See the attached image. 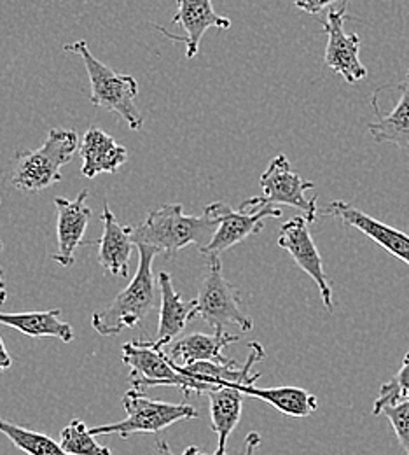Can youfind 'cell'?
<instances>
[{"mask_svg":"<svg viewBox=\"0 0 409 455\" xmlns=\"http://www.w3.org/2000/svg\"><path fill=\"white\" fill-rule=\"evenodd\" d=\"M217 227L219 220L208 212L187 216L182 205L169 204L151 211L142 225L133 228L131 240L135 245H149L169 259H176L187 245L194 243L198 249L207 245Z\"/></svg>","mask_w":409,"mask_h":455,"instance_id":"obj_1","label":"cell"},{"mask_svg":"<svg viewBox=\"0 0 409 455\" xmlns=\"http://www.w3.org/2000/svg\"><path fill=\"white\" fill-rule=\"evenodd\" d=\"M137 249L140 261L135 277L106 308L91 317L93 330L102 337H116L122 330L135 328L156 308L153 263L160 252L149 245H137Z\"/></svg>","mask_w":409,"mask_h":455,"instance_id":"obj_2","label":"cell"},{"mask_svg":"<svg viewBox=\"0 0 409 455\" xmlns=\"http://www.w3.org/2000/svg\"><path fill=\"white\" fill-rule=\"evenodd\" d=\"M77 132L53 128L39 149H21L14 155L11 184L27 193H39L61 180V169L68 165L79 149Z\"/></svg>","mask_w":409,"mask_h":455,"instance_id":"obj_3","label":"cell"},{"mask_svg":"<svg viewBox=\"0 0 409 455\" xmlns=\"http://www.w3.org/2000/svg\"><path fill=\"white\" fill-rule=\"evenodd\" d=\"M67 53H74L83 58L86 67L90 86H91V104L95 108H104L109 113H117L130 126V130L138 132L144 126L142 114L135 106L138 95V83L135 77L126 74H117L111 67L93 57L86 41H77L63 48Z\"/></svg>","mask_w":409,"mask_h":455,"instance_id":"obj_4","label":"cell"},{"mask_svg":"<svg viewBox=\"0 0 409 455\" xmlns=\"http://www.w3.org/2000/svg\"><path fill=\"white\" fill-rule=\"evenodd\" d=\"M121 359L130 368V382L133 389L177 387L185 398H189L191 393L207 395V387L203 384L177 371L161 341H128L121 350Z\"/></svg>","mask_w":409,"mask_h":455,"instance_id":"obj_5","label":"cell"},{"mask_svg":"<svg viewBox=\"0 0 409 455\" xmlns=\"http://www.w3.org/2000/svg\"><path fill=\"white\" fill-rule=\"evenodd\" d=\"M122 408L126 411L124 420L91 427L90 433L93 436L119 435L121 438L126 440L131 435L160 433L180 420H191L200 417L198 410L187 403L177 404L147 398L138 389H130L122 396Z\"/></svg>","mask_w":409,"mask_h":455,"instance_id":"obj_6","label":"cell"},{"mask_svg":"<svg viewBox=\"0 0 409 455\" xmlns=\"http://www.w3.org/2000/svg\"><path fill=\"white\" fill-rule=\"evenodd\" d=\"M194 301L198 317L216 331H224L226 326H236L241 331L254 330V321L241 307L240 291L223 275L221 256L207 258V270Z\"/></svg>","mask_w":409,"mask_h":455,"instance_id":"obj_7","label":"cell"},{"mask_svg":"<svg viewBox=\"0 0 409 455\" xmlns=\"http://www.w3.org/2000/svg\"><path fill=\"white\" fill-rule=\"evenodd\" d=\"M259 186L263 189V195L245 200L240 205V211L256 212L268 205H289L303 211L308 223H313L317 220L319 198L313 196L311 200H308L304 196V193L308 189H313L315 184L310 180H303L299 173L293 172L286 155H279L271 160L270 167L259 179Z\"/></svg>","mask_w":409,"mask_h":455,"instance_id":"obj_8","label":"cell"},{"mask_svg":"<svg viewBox=\"0 0 409 455\" xmlns=\"http://www.w3.org/2000/svg\"><path fill=\"white\" fill-rule=\"evenodd\" d=\"M205 212L216 216L219 220V227L216 229L214 236L207 245L200 249L203 256H221L228 249L238 245L250 235H257L263 231L266 220H275L282 216V211L268 205L256 212H243V211H233L224 202H214L205 207Z\"/></svg>","mask_w":409,"mask_h":455,"instance_id":"obj_9","label":"cell"},{"mask_svg":"<svg viewBox=\"0 0 409 455\" xmlns=\"http://www.w3.org/2000/svg\"><path fill=\"white\" fill-rule=\"evenodd\" d=\"M347 7H349V2L343 0L342 7L329 9L327 18L322 21L324 32L327 34L324 61L331 70L340 74L349 84H353L362 81L367 76V68L362 65L358 58V52H360L358 36L345 32Z\"/></svg>","mask_w":409,"mask_h":455,"instance_id":"obj_10","label":"cell"},{"mask_svg":"<svg viewBox=\"0 0 409 455\" xmlns=\"http://www.w3.org/2000/svg\"><path fill=\"white\" fill-rule=\"evenodd\" d=\"M308 225L310 223L306 221L304 216H295L291 221H287L280 229L279 247L286 249L293 256L295 265L315 281L326 308L333 312V289L326 277L322 256L311 238Z\"/></svg>","mask_w":409,"mask_h":455,"instance_id":"obj_11","label":"cell"},{"mask_svg":"<svg viewBox=\"0 0 409 455\" xmlns=\"http://www.w3.org/2000/svg\"><path fill=\"white\" fill-rule=\"evenodd\" d=\"M322 212L340 220L345 227L360 231L362 235L371 238L381 249L389 251L394 258L401 259L409 267V235L405 231L389 227L342 200L331 202Z\"/></svg>","mask_w":409,"mask_h":455,"instance_id":"obj_12","label":"cell"},{"mask_svg":"<svg viewBox=\"0 0 409 455\" xmlns=\"http://www.w3.org/2000/svg\"><path fill=\"white\" fill-rule=\"evenodd\" d=\"M172 23L185 32V37H178L167 32L161 27H156L169 39L182 43L185 46V57L194 58L198 55L201 37L208 28L228 30L232 27V20L226 16H219L214 11L212 0H177V14Z\"/></svg>","mask_w":409,"mask_h":455,"instance_id":"obj_13","label":"cell"},{"mask_svg":"<svg viewBox=\"0 0 409 455\" xmlns=\"http://www.w3.org/2000/svg\"><path fill=\"white\" fill-rule=\"evenodd\" d=\"M88 191L79 193L75 200H67L57 196L55 207H57V240H59V251L51 256L55 263L59 267H74V252L81 245L84 231L90 225V220L93 216V211L86 204Z\"/></svg>","mask_w":409,"mask_h":455,"instance_id":"obj_14","label":"cell"},{"mask_svg":"<svg viewBox=\"0 0 409 455\" xmlns=\"http://www.w3.org/2000/svg\"><path fill=\"white\" fill-rule=\"evenodd\" d=\"M102 236L97 242L98 245V256L97 261L104 268L107 275L114 277H128L130 270V259L133 254V240L131 231L133 228L121 227L117 223L114 212L106 204L104 214H102Z\"/></svg>","mask_w":409,"mask_h":455,"instance_id":"obj_15","label":"cell"},{"mask_svg":"<svg viewBox=\"0 0 409 455\" xmlns=\"http://www.w3.org/2000/svg\"><path fill=\"white\" fill-rule=\"evenodd\" d=\"M79 156L83 160L81 173L86 179H95L100 173H116L126 164L128 151L102 128L91 126L83 137Z\"/></svg>","mask_w":409,"mask_h":455,"instance_id":"obj_16","label":"cell"},{"mask_svg":"<svg viewBox=\"0 0 409 455\" xmlns=\"http://www.w3.org/2000/svg\"><path fill=\"white\" fill-rule=\"evenodd\" d=\"M238 340V337L228 335L226 331H216L214 335L191 333L170 345L169 357L177 366H189L194 363L232 364L233 359L226 357L223 350Z\"/></svg>","mask_w":409,"mask_h":455,"instance_id":"obj_17","label":"cell"},{"mask_svg":"<svg viewBox=\"0 0 409 455\" xmlns=\"http://www.w3.org/2000/svg\"><path fill=\"white\" fill-rule=\"evenodd\" d=\"M158 284L161 291L160 298V323H158V339L165 347L180 335L185 326L198 317L196 301H182L172 283L170 274L161 272L158 277Z\"/></svg>","mask_w":409,"mask_h":455,"instance_id":"obj_18","label":"cell"},{"mask_svg":"<svg viewBox=\"0 0 409 455\" xmlns=\"http://www.w3.org/2000/svg\"><path fill=\"white\" fill-rule=\"evenodd\" d=\"M217 386L234 387L243 396L261 399V401L271 404L280 413L289 415V417H310L319 408V401L315 395L308 393L306 389L293 387V386L268 387V389H261V387L247 386V384H233V382H219Z\"/></svg>","mask_w":409,"mask_h":455,"instance_id":"obj_19","label":"cell"},{"mask_svg":"<svg viewBox=\"0 0 409 455\" xmlns=\"http://www.w3.org/2000/svg\"><path fill=\"white\" fill-rule=\"evenodd\" d=\"M401 97L390 114L380 113L376 99H373V109L376 121L367 124V130L376 144H394L399 149L409 151V70L405 83L399 86Z\"/></svg>","mask_w":409,"mask_h":455,"instance_id":"obj_20","label":"cell"},{"mask_svg":"<svg viewBox=\"0 0 409 455\" xmlns=\"http://www.w3.org/2000/svg\"><path fill=\"white\" fill-rule=\"evenodd\" d=\"M59 308L46 312H20V314H4L0 312V324L18 330L20 333L30 339H59L63 343L74 341V330L68 323L59 319Z\"/></svg>","mask_w":409,"mask_h":455,"instance_id":"obj_21","label":"cell"},{"mask_svg":"<svg viewBox=\"0 0 409 455\" xmlns=\"http://www.w3.org/2000/svg\"><path fill=\"white\" fill-rule=\"evenodd\" d=\"M207 396L210 401L212 429L217 435V451L214 455H226L228 438L241 419L243 395L230 386H219Z\"/></svg>","mask_w":409,"mask_h":455,"instance_id":"obj_22","label":"cell"},{"mask_svg":"<svg viewBox=\"0 0 409 455\" xmlns=\"http://www.w3.org/2000/svg\"><path fill=\"white\" fill-rule=\"evenodd\" d=\"M0 433L21 452L27 455H68L53 438L44 433L16 426L0 417Z\"/></svg>","mask_w":409,"mask_h":455,"instance_id":"obj_23","label":"cell"},{"mask_svg":"<svg viewBox=\"0 0 409 455\" xmlns=\"http://www.w3.org/2000/svg\"><path fill=\"white\" fill-rule=\"evenodd\" d=\"M84 420L74 419L59 433V445L68 455H113L109 447L97 443Z\"/></svg>","mask_w":409,"mask_h":455,"instance_id":"obj_24","label":"cell"},{"mask_svg":"<svg viewBox=\"0 0 409 455\" xmlns=\"http://www.w3.org/2000/svg\"><path fill=\"white\" fill-rule=\"evenodd\" d=\"M405 399H409V352L405 355L399 371L380 387V395L373 406V415H380L383 406L396 404Z\"/></svg>","mask_w":409,"mask_h":455,"instance_id":"obj_25","label":"cell"},{"mask_svg":"<svg viewBox=\"0 0 409 455\" xmlns=\"http://www.w3.org/2000/svg\"><path fill=\"white\" fill-rule=\"evenodd\" d=\"M380 415H385L390 420L401 447L409 455V399L383 406Z\"/></svg>","mask_w":409,"mask_h":455,"instance_id":"obj_26","label":"cell"},{"mask_svg":"<svg viewBox=\"0 0 409 455\" xmlns=\"http://www.w3.org/2000/svg\"><path fill=\"white\" fill-rule=\"evenodd\" d=\"M338 0H294V5L308 14H319L326 7L333 5Z\"/></svg>","mask_w":409,"mask_h":455,"instance_id":"obj_27","label":"cell"},{"mask_svg":"<svg viewBox=\"0 0 409 455\" xmlns=\"http://www.w3.org/2000/svg\"><path fill=\"white\" fill-rule=\"evenodd\" d=\"M5 291L4 289H0V305L5 301ZM12 366V357H11V354L7 352V348H5V345H4V341H2V337H0V373L2 371H5V370H9Z\"/></svg>","mask_w":409,"mask_h":455,"instance_id":"obj_28","label":"cell"},{"mask_svg":"<svg viewBox=\"0 0 409 455\" xmlns=\"http://www.w3.org/2000/svg\"><path fill=\"white\" fill-rule=\"evenodd\" d=\"M259 445H261V435L256 433V431L248 433L247 438H245V451H243V455H254L256 449H257Z\"/></svg>","mask_w":409,"mask_h":455,"instance_id":"obj_29","label":"cell"},{"mask_svg":"<svg viewBox=\"0 0 409 455\" xmlns=\"http://www.w3.org/2000/svg\"><path fill=\"white\" fill-rule=\"evenodd\" d=\"M151 455H176L172 452V449H170V445L165 442V440H160L158 443H156V447H154V451H153V454ZM184 455V454H182Z\"/></svg>","mask_w":409,"mask_h":455,"instance_id":"obj_30","label":"cell"},{"mask_svg":"<svg viewBox=\"0 0 409 455\" xmlns=\"http://www.w3.org/2000/svg\"><path fill=\"white\" fill-rule=\"evenodd\" d=\"M184 455H207L205 452H201L198 447H194V445H191V447H187L185 451H184Z\"/></svg>","mask_w":409,"mask_h":455,"instance_id":"obj_31","label":"cell"},{"mask_svg":"<svg viewBox=\"0 0 409 455\" xmlns=\"http://www.w3.org/2000/svg\"><path fill=\"white\" fill-rule=\"evenodd\" d=\"M5 284H4V279H2V274H0V289H4Z\"/></svg>","mask_w":409,"mask_h":455,"instance_id":"obj_32","label":"cell"},{"mask_svg":"<svg viewBox=\"0 0 409 455\" xmlns=\"http://www.w3.org/2000/svg\"><path fill=\"white\" fill-rule=\"evenodd\" d=\"M0 251H2V242H0Z\"/></svg>","mask_w":409,"mask_h":455,"instance_id":"obj_33","label":"cell"}]
</instances>
